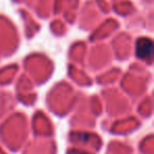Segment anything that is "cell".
I'll list each match as a JSON object with an SVG mask.
<instances>
[{
  "label": "cell",
  "instance_id": "1",
  "mask_svg": "<svg viewBox=\"0 0 154 154\" xmlns=\"http://www.w3.org/2000/svg\"><path fill=\"white\" fill-rule=\"evenodd\" d=\"M152 41L148 38L138 39L136 43V55L141 59H151L152 56Z\"/></svg>",
  "mask_w": 154,
  "mask_h": 154
},
{
  "label": "cell",
  "instance_id": "2",
  "mask_svg": "<svg viewBox=\"0 0 154 154\" xmlns=\"http://www.w3.org/2000/svg\"><path fill=\"white\" fill-rule=\"evenodd\" d=\"M72 154H86L84 152H76V153H72Z\"/></svg>",
  "mask_w": 154,
  "mask_h": 154
}]
</instances>
